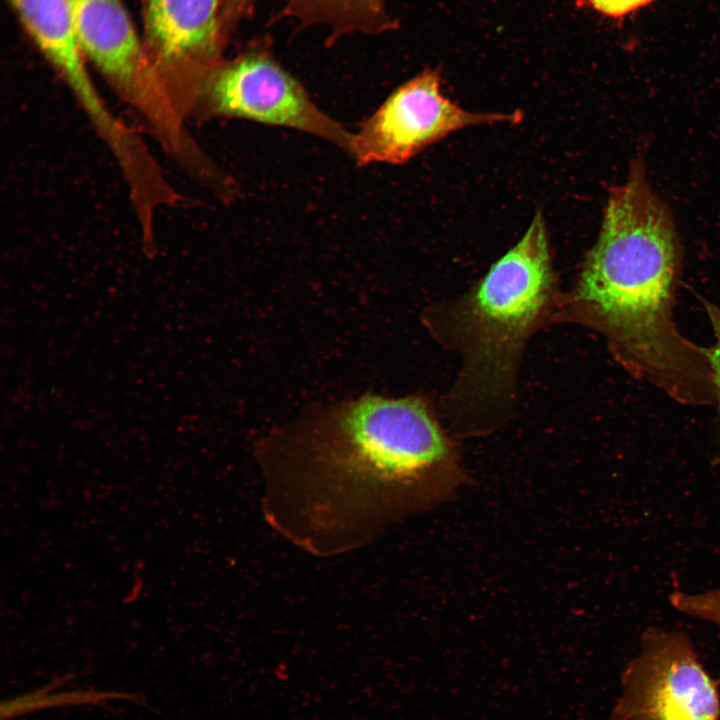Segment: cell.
<instances>
[{"label":"cell","mask_w":720,"mask_h":720,"mask_svg":"<svg viewBox=\"0 0 720 720\" xmlns=\"http://www.w3.org/2000/svg\"><path fill=\"white\" fill-rule=\"evenodd\" d=\"M222 8L223 0H144L145 48L186 119L224 61Z\"/></svg>","instance_id":"cell-8"},{"label":"cell","mask_w":720,"mask_h":720,"mask_svg":"<svg viewBox=\"0 0 720 720\" xmlns=\"http://www.w3.org/2000/svg\"><path fill=\"white\" fill-rule=\"evenodd\" d=\"M621 675L609 720H720L719 679L681 631L648 628Z\"/></svg>","instance_id":"cell-6"},{"label":"cell","mask_w":720,"mask_h":720,"mask_svg":"<svg viewBox=\"0 0 720 720\" xmlns=\"http://www.w3.org/2000/svg\"><path fill=\"white\" fill-rule=\"evenodd\" d=\"M44 57L60 75L96 133L107 144L121 140L127 125L104 103L88 73L69 0H8Z\"/></svg>","instance_id":"cell-9"},{"label":"cell","mask_w":720,"mask_h":720,"mask_svg":"<svg viewBox=\"0 0 720 720\" xmlns=\"http://www.w3.org/2000/svg\"><path fill=\"white\" fill-rule=\"evenodd\" d=\"M652 1L653 0H589L595 10L610 17L627 15Z\"/></svg>","instance_id":"cell-14"},{"label":"cell","mask_w":720,"mask_h":720,"mask_svg":"<svg viewBox=\"0 0 720 720\" xmlns=\"http://www.w3.org/2000/svg\"><path fill=\"white\" fill-rule=\"evenodd\" d=\"M254 456L265 523L317 558L367 547L464 479L421 394L366 393L305 408L261 437Z\"/></svg>","instance_id":"cell-1"},{"label":"cell","mask_w":720,"mask_h":720,"mask_svg":"<svg viewBox=\"0 0 720 720\" xmlns=\"http://www.w3.org/2000/svg\"><path fill=\"white\" fill-rule=\"evenodd\" d=\"M256 0H225L223 1L222 18L226 33L243 17L250 14Z\"/></svg>","instance_id":"cell-15"},{"label":"cell","mask_w":720,"mask_h":720,"mask_svg":"<svg viewBox=\"0 0 720 720\" xmlns=\"http://www.w3.org/2000/svg\"><path fill=\"white\" fill-rule=\"evenodd\" d=\"M79 46L162 150L190 177L211 166L137 35L123 0H69Z\"/></svg>","instance_id":"cell-4"},{"label":"cell","mask_w":720,"mask_h":720,"mask_svg":"<svg viewBox=\"0 0 720 720\" xmlns=\"http://www.w3.org/2000/svg\"><path fill=\"white\" fill-rule=\"evenodd\" d=\"M669 602L674 609L685 615L720 627V589L696 594L675 591L670 594Z\"/></svg>","instance_id":"cell-13"},{"label":"cell","mask_w":720,"mask_h":720,"mask_svg":"<svg viewBox=\"0 0 720 720\" xmlns=\"http://www.w3.org/2000/svg\"><path fill=\"white\" fill-rule=\"evenodd\" d=\"M70 678L71 676L56 678L45 686L2 702L1 720H11L31 712L55 707L100 705L111 700L141 701L135 694L114 690L77 689L54 692V688L66 683Z\"/></svg>","instance_id":"cell-11"},{"label":"cell","mask_w":720,"mask_h":720,"mask_svg":"<svg viewBox=\"0 0 720 720\" xmlns=\"http://www.w3.org/2000/svg\"><path fill=\"white\" fill-rule=\"evenodd\" d=\"M280 16L295 17L302 26L328 25V43L347 33L377 34L395 25L386 12L385 0H288Z\"/></svg>","instance_id":"cell-10"},{"label":"cell","mask_w":720,"mask_h":720,"mask_svg":"<svg viewBox=\"0 0 720 720\" xmlns=\"http://www.w3.org/2000/svg\"><path fill=\"white\" fill-rule=\"evenodd\" d=\"M192 116L238 118L295 129L329 141L350 156L352 153L353 133L312 101L303 85L276 61L264 40L223 61L203 86Z\"/></svg>","instance_id":"cell-5"},{"label":"cell","mask_w":720,"mask_h":720,"mask_svg":"<svg viewBox=\"0 0 720 720\" xmlns=\"http://www.w3.org/2000/svg\"><path fill=\"white\" fill-rule=\"evenodd\" d=\"M681 267L671 213L636 162L609 195L598 239L562 293L557 321L599 333L627 373L678 404L712 406L708 348L685 337L674 319Z\"/></svg>","instance_id":"cell-2"},{"label":"cell","mask_w":720,"mask_h":720,"mask_svg":"<svg viewBox=\"0 0 720 720\" xmlns=\"http://www.w3.org/2000/svg\"><path fill=\"white\" fill-rule=\"evenodd\" d=\"M440 83L436 71L425 70L395 89L353 133L351 157L360 165L402 164L457 130L521 120L519 111L465 110L442 94Z\"/></svg>","instance_id":"cell-7"},{"label":"cell","mask_w":720,"mask_h":720,"mask_svg":"<svg viewBox=\"0 0 720 720\" xmlns=\"http://www.w3.org/2000/svg\"><path fill=\"white\" fill-rule=\"evenodd\" d=\"M561 295L537 212L523 237L468 292L425 310L426 329L461 358L443 408L455 433L487 434L511 419L524 348L557 321Z\"/></svg>","instance_id":"cell-3"},{"label":"cell","mask_w":720,"mask_h":720,"mask_svg":"<svg viewBox=\"0 0 720 720\" xmlns=\"http://www.w3.org/2000/svg\"><path fill=\"white\" fill-rule=\"evenodd\" d=\"M699 300L705 310L715 337V344L708 348V354L714 381L712 437L717 457L720 458V306L704 297H699Z\"/></svg>","instance_id":"cell-12"}]
</instances>
